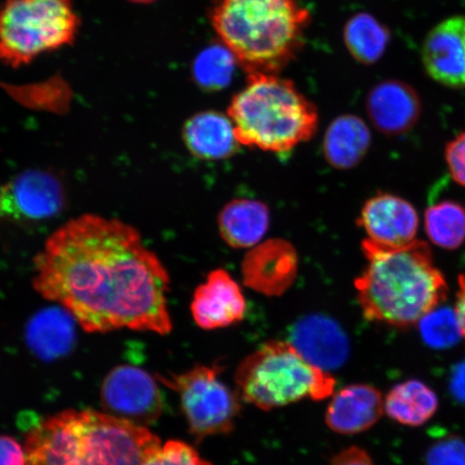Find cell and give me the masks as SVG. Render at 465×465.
<instances>
[{
  "label": "cell",
  "instance_id": "1",
  "mask_svg": "<svg viewBox=\"0 0 465 465\" xmlns=\"http://www.w3.org/2000/svg\"><path fill=\"white\" fill-rule=\"evenodd\" d=\"M170 284L165 266L135 228L96 214L61 226L34 260L35 291L87 333H170Z\"/></svg>",
  "mask_w": 465,
  "mask_h": 465
},
{
  "label": "cell",
  "instance_id": "2",
  "mask_svg": "<svg viewBox=\"0 0 465 465\" xmlns=\"http://www.w3.org/2000/svg\"><path fill=\"white\" fill-rule=\"evenodd\" d=\"M362 249L368 264L354 287L370 322L411 328L446 301L449 284L427 242L383 247L365 240Z\"/></svg>",
  "mask_w": 465,
  "mask_h": 465
},
{
  "label": "cell",
  "instance_id": "3",
  "mask_svg": "<svg viewBox=\"0 0 465 465\" xmlns=\"http://www.w3.org/2000/svg\"><path fill=\"white\" fill-rule=\"evenodd\" d=\"M162 445L148 428L91 410H68L28 431L26 465H142Z\"/></svg>",
  "mask_w": 465,
  "mask_h": 465
},
{
  "label": "cell",
  "instance_id": "4",
  "mask_svg": "<svg viewBox=\"0 0 465 465\" xmlns=\"http://www.w3.org/2000/svg\"><path fill=\"white\" fill-rule=\"evenodd\" d=\"M209 21L247 74H278L303 49L312 15L299 0H213Z\"/></svg>",
  "mask_w": 465,
  "mask_h": 465
},
{
  "label": "cell",
  "instance_id": "5",
  "mask_svg": "<svg viewBox=\"0 0 465 465\" xmlns=\"http://www.w3.org/2000/svg\"><path fill=\"white\" fill-rule=\"evenodd\" d=\"M228 115L241 144L277 153L310 141L319 122L315 104L293 81L265 74H247Z\"/></svg>",
  "mask_w": 465,
  "mask_h": 465
},
{
  "label": "cell",
  "instance_id": "6",
  "mask_svg": "<svg viewBox=\"0 0 465 465\" xmlns=\"http://www.w3.org/2000/svg\"><path fill=\"white\" fill-rule=\"evenodd\" d=\"M235 382L241 399L263 411L305 399H328L336 383L330 371L308 362L290 341H282L266 342L243 359Z\"/></svg>",
  "mask_w": 465,
  "mask_h": 465
},
{
  "label": "cell",
  "instance_id": "7",
  "mask_svg": "<svg viewBox=\"0 0 465 465\" xmlns=\"http://www.w3.org/2000/svg\"><path fill=\"white\" fill-rule=\"evenodd\" d=\"M80 17L73 0H5L0 5V63L17 68L72 45Z\"/></svg>",
  "mask_w": 465,
  "mask_h": 465
},
{
  "label": "cell",
  "instance_id": "8",
  "mask_svg": "<svg viewBox=\"0 0 465 465\" xmlns=\"http://www.w3.org/2000/svg\"><path fill=\"white\" fill-rule=\"evenodd\" d=\"M221 370L218 365H196L182 374L155 375L179 394L190 432L200 440L232 432L240 416V394L221 380Z\"/></svg>",
  "mask_w": 465,
  "mask_h": 465
},
{
  "label": "cell",
  "instance_id": "9",
  "mask_svg": "<svg viewBox=\"0 0 465 465\" xmlns=\"http://www.w3.org/2000/svg\"><path fill=\"white\" fill-rule=\"evenodd\" d=\"M106 414L148 428L163 412V398L155 378L133 365L116 366L104 378L101 391Z\"/></svg>",
  "mask_w": 465,
  "mask_h": 465
},
{
  "label": "cell",
  "instance_id": "10",
  "mask_svg": "<svg viewBox=\"0 0 465 465\" xmlns=\"http://www.w3.org/2000/svg\"><path fill=\"white\" fill-rule=\"evenodd\" d=\"M65 189L54 173L27 171L0 189V220L32 224L54 218L65 207Z\"/></svg>",
  "mask_w": 465,
  "mask_h": 465
},
{
  "label": "cell",
  "instance_id": "11",
  "mask_svg": "<svg viewBox=\"0 0 465 465\" xmlns=\"http://www.w3.org/2000/svg\"><path fill=\"white\" fill-rule=\"evenodd\" d=\"M421 54L430 78L450 89H465V15L435 25L423 40Z\"/></svg>",
  "mask_w": 465,
  "mask_h": 465
},
{
  "label": "cell",
  "instance_id": "12",
  "mask_svg": "<svg viewBox=\"0 0 465 465\" xmlns=\"http://www.w3.org/2000/svg\"><path fill=\"white\" fill-rule=\"evenodd\" d=\"M359 224L366 240L383 247H403L416 241L420 216L402 197L381 193L364 203Z\"/></svg>",
  "mask_w": 465,
  "mask_h": 465
},
{
  "label": "cell",
  "instance_id": "13",
  "mask_svg": "<svg viewBox=\"0 0 465 465\" xmlns=\"http://www.w3.org/2000/svg\"><path fill=\"white\" fill-rule=\"evenodd\" d=\"M246 300L238 283L224 270L209 272L196 288L191 312L201 329L229 328L241 322L246 313Z\"/></svg>",
  "mask_w": 465,
  "mask_h": 465
},
{
  "label": "cell",
  "instance_id": "14",
  "mask_svg": "<svg viewBox=\"0 0 465 465\" xmlns=\"http://www.w3.org/2000/svg\"><path fill=\"white\" fill-rule=\"evenodd\" d=\"M421 100L414 87L401 80H385L371 87L366 112L378 131L388 136L402 135L417 124Z\"/></svg>",
  "mask_w": 465,
  "mask_h": 465
},
{
  "label": "cell",
  "instance_id": "15",
  "mask_svg": "<svg viewBox=\"0 0 465 465\" xmlns=\"http://www.w3.org/2000/svg\"><path fill=\"white\" fill-rule=\"evenodd\" d=\"M242 271L248 287L262 294L281 295L294 282L298 255L290 242L270 240L250 250Z\"/></svg>",
  "mask_w": 465,
  "mask_h": 465
},
{
  "label": "cell",
  "instance_id": "16",
  "mask_svg": "<svg viewBox=\"0 0 465 465\" xmlns=\"http://www.w3.org/2000/svg\"><path fill=\"white\" fill-rule=\"evenodd\" d=\"M385 411V400L378 389L357 383L333 395L325 412V422L332 431L353 435L368 431Z\"/></svg>",
  "mask_w": 465,
  "mask_h": 465
},
{
  "label": "cell",
  "instance_id": "17",
  "mask_svg": "<svg viewBox=\"0 0 465 465\" xmlns=\"http://www.w3.org/2000/svg\"><path fill=\"white\" fill-rule=\"evenodd\" d=\"M290 342L308 362L327 371L340 368L349 354L344 331L334 320L322 315L296 323Z\"/></svg>",
  "mask_w": 465,
  "mask_h": 465
},
{
  "label": "cell",
  "instance_id": "18",
  "mask_svg": "<svg viewBox=\"0 0 465 465\" xmlns=\"http://www.w3.org/2000/svg\"><path fill=\"white\" fill-rule=\"evenodd\" d=\"M183 141L192 155L206 161L229 159L241 145L230 116L216 110L190 116L183 127Z\"/></svg>",
  "mask_w": 465,
  "mask_h": 465
},
{
  "label": "cell",
  "instance_id": "19",
  "mask_svg": "<svg viewBox=\"0 0 465 465\" xmlns=\"http://www.w3.org/2000/svg\"><path fill=\"white\" fill-rule=\"evenodd\" d=\"M271 214L264 203L234 200L226 203L218 217L221 237L232 248L258 246L270 226Z\"/></svg>",
  "mask_w": 465,
  "mask_h": 465
},
{
  "label": "cell",
  "instance_id": "20",
  "mask_svg": "<svg viewBox=\"0 0 465 465\" xmlns=\"http://www.w3.org/2000/svg\"><path fill=\"white\" fill-rule=\"evenodd\" d=\"M371 143L368 124L358 115L342 114L331 122L324 134V158L337 170H351L362 162Z\"/></svg>",
  "mask_w": 465,
  "mask_h": 465
},
{
  "label": "cell",
  "instance_id": "21",
  "mask_svg": "<svg viewBox=\"0 0 465 465\" xmlns=\"http://www.w3.org/2000/svg\"><path fill=\"white\" fill-rule=\"evenodd\" d=\"M74 318L63 307L40 312L27 324L29 349L45 361H54L72 351L75 341Z\"/></svg>",
  "mask_w": 465,
  "mask_h": 465
},
{
  "label": "cell",
  "instance_id": "22",
  "mask_svg": "<svg viewBox=\"0 0 465 465\" xmlns=\"http://www.w3.org/2000/svg\"><path fill=\"white\" fill-rule=\"evenodd\" d=\"M438 395L426 383L411 380L394 386L385 399V411L404 426L420 427L439 409Z\"/></svg>",
  "mask_w": 465,
  "mask_h": 465
},
{
  "label": "cell",
  "instance_id": "23",
  "mask_svg": "<svg viewBox=\"0 0 465 465\" xmlns=\"http://www.w3.org/2000/svg\"><path fill=\"white\" fill-rule=\"evenodd\" d=\"M346 49L354 61L370 66L381 60L391 43L389 28L366 13L354 15L344 27Z\"/></svg>",
  "mask_w": 465,
  "mask_h": 465
},
{
  "label": "cell",
  "instance_id": "24",
  "mask_svg": "<svg viewBox=\"0 0 465 465\" xmlns=\"http://www.w3.org/2000/svg\"><path fill=\"white\" fill-rule=\"evenodd\" d=\"M237 65L236 57L228 46L213 43L194 58L191 67L192 78L203 92H220L232 84Z\"/></svg>",
  "mask_w": 465,
  "mask_h": 465
},
{
  "label": "cell",
  "instance_id": "25",
  "mask_svg": "<svg viewBox=\"0 0 465 465\" xmlns=\"http://www.w3.org/2000/svg\"><path fill=\"white\" fill-rule=\"evenodd\" d=\"M424 230L435 246L445 250L460 248L465 242V209L453 201L430 206L424 213Z\"/></svg>",
  "mask_w": 465,
  "mask_h": 465
},
{
  "label": "cell",
  "instance_id": "26",
  "mask_svg": "<svg viewBox=\"0 0 465 465\" xmlns=\"http://www.w3.org/2000/svg\"><path fill=\"white\" fill-rule=\"evenodd\" d=\"M420 325L424 342L432 348H450L462 337L455 311L435 310L424 317Z\"/></svg>",
  "mask_w": 465,
  "mask_h": 465
},
{
  "label": "cell",
  "instance_id": "27",
  "mask_svg": "<svg viewBox=\"0 0 465 465\" xmlns=\"http://www.w3.org/2000/svg\"><path fill=\"white\" fill-rule=\"evenodd\" d=\"M426 465H465V441L456 434L438 432L424 456Z\"/></svg>",
  "mask_w": 465,
  "mask_h": 465
},
{
  "label": "cell",
  "instance_id": "28",
  "mask_svg": "<svg viewBox=\"0 0 465 465\" xmlns=\"http://www.w3.org/2000/svg\"><path fill=\"white\" fill-rule=\"evenodd\" d=\"M142 465H213L193 447L180 440H168L145 459Z\"/></svg>",
  "mask_w": 465,
  "mask_h": 465
},
{
  "label": "cell",
  "instance_id": "29",
  "mask_svg": "<svg viewBox=\"0 0 465 465\" xmlns=\"http://www.w3.org/2000/svg\"><path fill=\"white\" fill-rule=\"evenodd\" d=\"M445 161L453 182L465 187V131L446 144Z\"/></svg>",
  "mask_w": 465,
  "mask_h": 465
},
{
  "label": "cell",
  "instance_id": "30",
  "mask_svg": "<svg viewBox=\"0 0 465 465\" xmlns=\"http://www.w3.org/2000/svg\"><path fill=\"white\" fill-rule=\"evenodd\" d=\"M0 465H26V452L11 436L0 435Z\"/></svg>",
  "mask_w": 465,
  "mask_h": 465
},
{
  "label": "cell",
  "instance_id": "31",
  "mask_svg": "<svg viewBox=\"0 0 465 465\" xmlns=\"http://www.w3.org/2000/svg\"><path fill=\"white\" fill-rule=\"evenodd\" d=\"M331 465H374V462L364 450L351 446L337 453Z\"/></svg>",
  "mask_w": 465,
  "mask_h": 465
},
{
  "label": "cell",
  "instance_id": "32",
  "mask_svg": "<svg viewBox=\"0 0 465 465\" xmlns=\"http://www.w3.org/2000/svg\"><path fill=\"white\" fill-rule=\"evenodd\" d=\"M450 391L458 403L465 404V360L452 370Z\"/></svg>",
  "mask_w": 465,
  "mask_h": 465
},
{
  "label": "cell",
  "instance_id": "33",
  "mask_svg": "<svg viewBox=\"0 0 465 465\" xmlns=\"http://www.w3.org/2000/svg\"><path fill=\"white\" fill-rule=\"evenodd\" d=\"M455 313L458 320L459 328L465 340V274L458 277V291L456 294Z\"/></svg>",
  "mask_w": 465,
  "mask_h": 465
},
{
  "label": "cell",
  "instance_id": "34",
  "mask_svg": "<svg viewBox=\"0 0 465 465\" xmlns=\"http://www.w3.org/2000/svg\"><path fill=\"white\" fill-rule=\"evenodd\" d=\"M129 2L136 4H150L155 2V0H129Z\"/></svg>",
  "mask_w": 465,
  "mask_h": 465
}]
</instances>
